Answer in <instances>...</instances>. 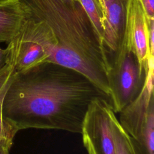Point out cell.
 Masks as SVG:
<instances>
[{
  "instance_id": "6da1fadb",
  "label": "cell",
  "mask_w": 154,
  "mask_h": 154,
  "mask_svg": "<svg viewBox=\"0 0 154 154\" xmlns=\"http://www.w3.org/2000/svg\"><path fill=\"white\" fill-rule=\"evenodd\" d=\"M96 100L112 105L110 96L82 74L46 62L13 73L2 100V115L18 131L35 128L81 134L88 107Z\"/></svg>"
},
{
  "instance_id": "7a4b0ae2",
  "label": "cell",
  "mask_w": 154,
  "mask_h": 154,
  "mask_svg": "<svg viewBox=\"0 0 154 154\" xmlns=\"http://www.w3.org/2000/svg\"><path fill=\"white\" fill-rule=\"evenodd\" d=\"M18 1L40 25L48 62L82 74L110 96L108 54L79 0Z\"/></svg>"
},
{
  "instance_id": "3957f363",
  "label": "cell",
  "mask_w": 154,
  "mask_h": 154,
  "mask_svg": "<svg viewBox=\"0 0 154 154\" xmlns=\"http://www.w3.org/2000/svg\"><path fill=\"white\" fill-rule=\"evenodd\" d=\"M148 67L142 91L119 112V121L131 138L136 154H154L153 66Z\"/></svg>"
},
{
  "instance_id": "277c9868",
  "label": "cell",
  "mask_w": 154,
  "mask_h": 154,
  "mask_svg": "<svg viewBox=\"0 0 154 154\" xmlns=\"http://www.w3.org/2000/svg\"><path fill=\"white\" fill-rule=\"evenodd\" d=\"M108 82L112 109L119 112L142 91L147 79L148 65L140 64L132 51L122 48L109 57Z\"/></svg>"
},
{
  "instance_id": "5b68a950",
  "label": "cell",
  "mask_w": 154,
  "mask_h": 154,
  "mask_svg": "<svg viewBox=\"0 0 154 154\" xmlns=\"http://www.w3.org/2000/svg\"><path fill=\"white\" fill-rule=\"evenodd\" d=\"M112 105L96 100L89 106L83 122V144L88 154H116L111 126Z\"/></svg>"
},
{
  "instance_id": "8992f818",
  "label": "cell",
  "mask_w": 154,
  "mask_h": 154,
  "mask_svg": "<svg viewBox=\"0 0 154 154\" xmlns=\"http://www.w3.org/2000/svg\"><path fill=\"white\" fill-rule=\"evenodd\" d=\"M122 48L133 52L143 66H147L150 57L153 56L150 51L147 19L141 0H129Z\"/></svg>"
},
{
  "instance_id": "52a82bcc",
  "label": "cell",
  "mask_w": 154,
  "mask_h": 154,
  "mask_svg": "<svg viewBox=\"0 0 154 154\" xmlns=\"http://www.w3.org/2000/svg\"><path fill=\"white\" fill-rule=\"evenodd\" d=\"M102 14L103 44L108 57L118 52L123 43L129 0H98Z\"/></svg>"
},
{
  "instance_id": "ba28073f",
  "label": "cell",
  "mask_w": 154,
  "mask_h": 154,
  "mask_svg": "<svg viewBox=\"0 0 154 154\" xmlns=\"http://www.w3.org/2000/svg\"><path fill=\"white\" fill-rule=\"evenodd\" d=\"M24 12L18 0H0V43H10L18 34Z\"/></svg>"
},
{
  "instance_id": "9c48e42d",
  "label": "cell",
  "mask_w": 154,
  "mask_h": 154,
  "mask_svg": "<svg viewBox=\"0 0 154 154\" xmlns=\"http://www.w3.org/2000/svg\"><path fill=\"white\" fill-rule=\"evenodd\" d=\"M110 119L115 143L116 153L136 154L131 138L122 127L113 110L111 112Z\"/></svg>"
},
{
  "instance_id": "30bf717a",
  "label": "cell",
  "mask_w": 154,
  "mask_h": 154,
  "mask_svg": "<svg viewBox=\"0 0 154 154\" xmlns=\"http://www.w3.org/2000/svg\"><path fill=\"white\" fill-rule=\"evenodd\" d=\"M79 1L92 21L103 42V30L102 25V14L98 0H79Z\"/></svg>"
},
{
  "instance_id": "8fae6325",
  "label": "cell",
  "mask_w": 154,
  "mask_h": 154,
  "mask_svg": "<svg viewBox=\"0 0 154 154\" xmlns=\"http://www.w3.org/2000/svg\"><path fill=\"white\" fill-rule=\"evenodd\" d=\"M4 98V97H3ZM0 99V142L4 139L13 140L18 131L10 123L7 122L2 115V100Z\"/></svg>"
},
{
  "instance_id": "7c38bea8",
  "label": "cell",
  "mask_w": 154,
  "mask_h": 154,
  "mask_svg": "<svg viewBox=\"0 0 154 154\" xmlns=\"http://www.w3.org/2000/svg\"><path fill=\"white\" fill-rule=\"evenodd\" d=\"M14 72L13 64L10 60L8 63L0 70V99L4 97Z\"/></svg>"
},
{
  "instance_id": "4fadbf2b",
  "label": "cell",
  "mask_w": 154,
  "mask_h": 154,
  "mask_svg": "<svg viewBox=\"0 0 154 154\" xmlns=\"http://www.w3.org/2000/svg\"><path fill=\"white\" fill-rule=\"evenodd\" d=\"M147 20L154 19V0H141Z\"/></svg>"
},
{
  "instance_id": "5bb4252c",
  "label": "cell",
  "mask_w": 154,
  "mask_h": 154,
  "mask_svg": "<svg viewBox=\"0 0 154 154\" xmlns=\"http://www.w3.org/2000/svg\"><path fill=\"white\" fill-rule=\"evenodd\" d=\"M148 29V40L150 54L153 55L154 53V19L147 20Z\"/></svg>"
},
{
  "instance_id": "9a60e30c",
  "label": "cell",
  "mask_w": 154,
  "mask_h": 154,
  "mask_svg": "<svg viewBox=\"0 0 154 154\" xmlns=\"http://www.w3.org/2000/svg\"><path fill=\"white\" fill-rule=\"evenodd\" d=\"M10 48L9 45L5 49L0 48V70L10 61Z\"/></svg>"
},
{
  "instance_id": "2e32d148",
  "label": "cell",
  "mask_w": 154,
  "mask_h": 154,
  "mask_svg": "<svg viewBox=\"0 0 154 154\" xmlns=\"http://www.w3.org/2000/svg\"><path fill=\"white\" fill-rule=\"evenodd\" d=\"M13 140L4 139L0 142V154H9V150L13 144Z\"/></svg>"
}]
</instances>
